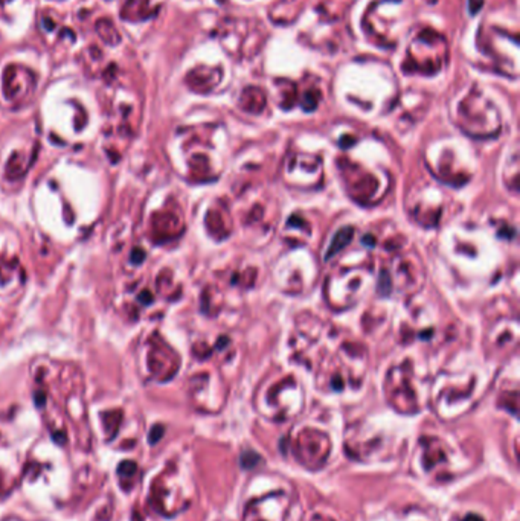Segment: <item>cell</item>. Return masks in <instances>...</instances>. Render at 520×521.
Returning a JSON list of instances; mask_svg holds the SVG:
<instances>
[{"mask_svg":"<svg viewBox=\"0 0 520 521\" xmlns=\"http://www.w3.org/2000/svg\"><path fill=\"white\" fill-rule=\"evenodd\" d=\"M353 234H354V230H353L351 227H344V229H340L339 232L336 234L335 240H332V243H331V245H330V250H328L327 255H325V259H330L332 255H336L337 252L342 250L344 247H345L349 241L353 240Z\"/></svg>","mask_w":520,"mask_h":521,"instance_id":"1","label":"cell"},{"mask_svg":"<svg viewBox=\"0 0 520 521\" xmlns=\"http://www.w3.org/2000/svg\"><path fill=\"white\" fill-rule=\"evenodd\" d=\"M97 29L101 38L108 43V45H118V43L121 41V37H119L116 28L108 20H99L97 24Z\"/></svg>","mask_w":520,"mask_h":521,"instance_id":"2","label":"cell"},{"mask_svg":"<svg viewBox=\"0 0 520 521\" xmlns=\"http://www.w3.org/2000/svg\"><path fill=\"white\" fill-rule=\"evenodd\" d=\"M482 3H484V0H470V13L476 14L477 11H479Z\"/></svg>","mask_w":520,"mask_h":521,"instance_id":"3","label":"cell"},{"mask_svg":"<svg viewBox=\"0 0 520 521\" xmlns=\"http://www.w3.org/2000/svg\"><path fill=\"white\" fill-rule=\"evenodd\" d=\"M139 301L143 302V304H151L153 299H151V294H150V293L143 292V293H141V296H139Z\"/></svg>","mask_w":520,"mask_h":521,"instance_id":"4","label":"cell"}]
</instances>
